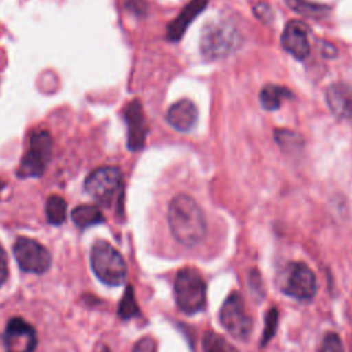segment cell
<instances>
[{
    "label": "cell",
    "mask_w": 352,
    "mask_h": 352,
    "mask_svg": "<svg viewBox=\"0 0 352 352\" xmlns=\"http://www.w3.org/2000/svg\"><path fill=\"white\" fill-rule=\"evenodd\" d=\"M128 8H131L136 14H144L146 12V3L143 0H129L126 3Z\"/></svg>",
    "instance_id": "obj_28"
},
{
    "label": "cell",
    "mask_w": 352,
    "mask_h": 352,
    "mask_svg": "<svg viewBox=\"0 0 352 352\" xmlns=\"http://www.w3.org/2000/svg\"><path fill=\"white\" fill-rule=\"evenodd\" d=\"M208 4V0H192L190 1L184 10L177 15L176 19H173L169 25H168V30H166V37L168 40L172 41H177L186 32V29L188 28V25L192 22V19L202 11L205 10Z\"/></svg>",
    "instance_id": "obj_15"
},
{
    "label": "cell",
    "mask_w": 352,
    "mask_h": 352,
    "mask_svg": "<svg viewBox=\"0 0 352 352\" xmlns=\"http://www.w3.org/2000/svg\"><path fill=\"white\" fill-rule=\"evenodd\" d=\"M6 352H34L37 334L34 327L22 318H11L3 333Z\"/></svg>",
    "instance_id": "obj_10"
},
{
    "label": "cell",
    "mask_w": 352,
    "mask_h": 352,
    "mask_svg": "<svg viewBox=\"0 0 352 352\" xmlns=\"http://www.w3.org/2000/svg\"><path fill=\"white\" fill-rule=\"evenodd\" d=\"M173 293L179 309L187 315L197 314L205 307V282L194 268H183L176 274Z\"/></svg>",
    "instance_id": "obj_4"
},
{
    "label": "cell",
    "mask_w": 352,
    "mask_h": 352,
    "mask_svg": "<svg viewBox=\"0 0 352 352\" xmlns=\"http://www.w3.org/2000/svg\"><path fill=\"white\" fill-rule=\"evenodd\" d=\"M290 96L292 92L287 88L275 84H267L260 91V103L267 110H276L280 107L282 102Z\"/></svg>",
    "instance_id": "obj_16"
},
{
    "label": "cell",
    "mask_w": 352,
    "mask_h": 352,
    "mask_svg": "<svg viewBox=\"0 0 352 352\" xmlns=\"http://www.w3.org/2000/svg\"><path fill=\"white\" fill-rule=\"evenodd\" d=\"M319 352H344V345L338 334L327 333L322 340Z\"/></svg>",
    "instance_id": "obj_24"
},
{
    "label": "cell",
    "mask_w": 352,
    "mask_h": 352,
    "mask_svg": "<svg viewBox=\"0 0 352 352\" xmlns=\"http://www.w3.org/2000/svg\"><path fill=\"white\" fill-rule=\"evenodd\" d=\"M241 43L242 36L232 23L213 21L204 28L199 48L206 59H221L238 50Z\"/></svg>",
    "instance_id": "obj_2"
},
{
    "label": "cell",
    "mask_w": 352,
    "mask_h": 352,
    "mask_svg": "<svg viewBox=\"0 0 352 352\" xmlns=\"http://www.w3.org/2000/svg\"><path fill=\"white\" fill-rule=\"evenodd\" d=\"M66 209L67 205L65 199L59 195H51L47 198L45 202V214L50 224L60 226L66 219Z\"/></svg>",
    "instance_id": "obj_19"
},
{
    "label": "cell",
    "mask_w": 352,
    "mask_h": 352,
    "mask_svg": "<svg viewBox=\"0 0 352 352\" xmlns=\"http://www.w3.org/2000/svg\"><path fill=\"white\" fill-rule=\"evenodd\" d=\"M4 186H6V183H4L3 180H0V192H1V190L4 188Z\"/></svg>",
    "instance_id": "obj_30"
},
{
    "label": "cell",
    "mask_w": 352,
    "mask_h": 352,
    "mask_svg": "<svg viewBox=\"0 0 352 352\" xmlns=\"http://www.w3.org/2000/svg\"><path fill=\"white\" fill-rule=\"evenodd\" d=\"M8 278V258L4 248L0 245V287Z\"/></svg>",
    "instance_id": "obj_27"
},
{
    "label": "cell",
    "mask_w": 352,
    "mask_h": 352,
    "mask_svg": "<svg viewBox=\"0 0 352 352\" xmlns=\"http://www.w3.org/2000/svg\"><path fill=\"white\" fill-rule=\"evenodd\" d=\"M122 182L121 170L116 166H100L85 179V191L99 204L110 205L117 195Z\"/></svg>",
    "instance_id": "obj_6"
},
{
    "label": "cell",
    "mask_w": 352,
    "mask_h": 352,
    "mask_svg": "<svg viewBox=\"0 0 352 352\" xmlns=\"http://www.w3.org/2000/svg\"><path fill=\"white\" fill-rule=\"evenodd\" d=\"M14 256L19 268L25 272L44 274L51 265L50 252L32 238L19 236L14 243Z\"/></svg>",
    "instance_id": "obj_8"
},
{
    "label": "cell",
    "mask_w": 352,
    "mask_h": 352,
    "mask_svg": "<svg viewBox=\"0 0 352 352\" xmlns=\"http://www.w3.org/2000/svg\"><path fill=\"white\" fill-rule=\"evenodd\" d=\"M202 346L204 352H238L232 344L217 333H206Z\"/></svg>",
    "instance_id": "obj_22"
},
{
    "label": "cell",
    "mask_w": 352,
    "mask_h": 352,
    "mask_svg": "<svg viewBox=\"0 0 352 352\" xmlns=\"http://www.w3.org/2000/svg\"><path fill=\"white\" fill-rule=\"evenodd\" d=\"M124 118L128 126V147L129 150H140L144 146L147 125L142 104L138 99L129 102L124 109Z\"/></svg>",
    "instance_id": "obj_12"
},
{
    "label": "cell",
    "mask_w": 352,
    "mask_h": 352,
    "mask_svg": "<svg viewBox=\"0 0 352 352\" xmlns=\"http://www.w3.org/2000/svg\"><path fill=\"white\" fill-rule=\"evenodd\" d=\"M326 103L336 117H352V87L345 82L331 84L326 89Z\"/></svg>",
    "instance_id": "obj_14"
},
{
    "label": "cell",
    "mask_w": 352,
    "mask_h": 352,
    "mask_svg": "<svg viewBox=\"0 0 352 352\" xmlns=\"http://www.w3.org/2000/svg\"><path fill=\"white\" fill-rule=\"evenodd\" d=\"M220 322L226 330L238 340H246L253 327L252 318L246 314L243 298L238 292L231 293L221 305Z\"/></svg>",
    "instance_id": "obj_7"
},
{
    "label": "cell",
    "mask_w": 352,
    "mask_h": 352,
    "mask_svg": "<svg viewBox=\"0 0 352 352\" xmlns=\"http://www.w3.org/2000/svg\"><path fill=\"white\" fill-rule=\"evenodd\" d=\"M96 352H111V351H110V348H109L107 345H104V344H100V345L98 346Z\"/></svg>",
    "instance_id": "obj_29"
},
{
    "label": "cell",
    "mask_w": 352,
    "mask_h": 352,
    "mask_svg": "<svg viewBox=\"0 0 352 352\" xmlns=\"http://www.w3.org/2000/svg\"><path fill=\"white\" fill-rule=\"evenodd\" d=\"M265 324H264V331H263V338H261V345H265L275 334L276 326H278V311L275 308H271L265 314Z\"/></svg>",
    "instance_id": "obj_23"
},
{
    "label": "cell",
    "mask_w": 352,
    "mask_h": 352,
    "mask_svg": "<svg viewBox=\"0 0 352 352\" xmlns=\"http://www.w3.org/2000/svg\"><path fill=\"white\" fill-rule=\"evenodd\" d=\"M91 267L98 279L109 286H120L126 276L124 257L106 241H96L89 253Z\"/></svg>",
    "instance_id": "obj_3"
},
{
    "label": "cell",
    "mask_w": 352,
    "mask_h": 352,
    "mask_svg": "<svg viewBox=\"0 0 352 352\" xmlns=\"http://www.w3.org/2000/svg\"><path fill=\"white\" fill-rule=\"evenodd\" d=\"M168 223L177 242L192 246L199 243L206 234V220L194 198L179 194L172 198L168 208Z\"/></svg>",
    "instance_id": "obj_1"
},
{
    "label": "cell",
    "mask_w": 352,
    "mask_h": 352,
    "mask_svg": "<svg viewBox=\"0 0 352 352\" xmlns=\"http://www.w3.org/2000/svg\"><path fill=\"white\" fill-rule=\"evenodd\" d=\"M286 3L293 11L307 18H324L330 12L329 7L307 0H286Z\"/></svg>",
    "instance_id": "obj_18"
},
{
    "label": "cell",
    "mask_w": 352,
    "mask_h": 352,
    "mask_svg": "<svg viewBox=\"0 0 352 352\" xmlns=\"http://www.w3.org/2000/svg\"><path fill=\"white\" fill-rule=\"evenodd\" d=\"M136 315H139V307H138V302H136V298H135L133 287L131 285H128L124 294H122V298L118 304V316L121 319L126 320V319H131Z\"/></svg>",
    "instance_id": "obj_21"
},
{
    "label": "cell",
    "mask_w": 352,
    "mask_h": 352,
    "mask_svg": "<svg viewBox=\"0 0 352 352\" xmlns=\"http://www.w3.org/2000/svg\"><path fill=\"white\" fill-rule=\"evenodd\" d=\"M275 140L283 151L296 153L304 147L302 138L290 129H276L275 131Z\"/></svg>",
    "instance_id": "obj_20"
},
{
    "label": "cell",
    "mask_w": 352,
    "mask_h": 352,
    "mask_svg": "<svg viewBox=\"0 0 352 352\" xmlns=\"http://www.w3.org/2000/svg\"><path fill=\"white\" fill-rule=\"evenodd\" d=\"M254 11V15L263 21L264 23H270L272 22V18H274V12H272V8L267 4V3H258L254 6L253 8Z\"/></svg>",
    "instance_id": "obj_25"
},
{
    "label": "cell",
    "mask_w": 352,
    "mask_h": 352,
    "mask_svg": "<svg viewBox=\"0 0 352 352\" xmlns=\"http://www.w3.org/2000/svg\"><path fill=\"white\" fill-rule=\"evenodd\" d=\"M282 290L297 300H311L316 293V276L307 264L292 263L285 272Z\"/></svg>",
    "instance_id": "obj_9"
},
{
    "label": "cell",
    "mask_w": 352,
    "mask_h": 352,
    "mask_svg": "<svg viewBox=\"0 0 352 352\" xmlns=\"http://www.w3.org/2000/svg\"><path fill=\"white\" fill-rule=\"evenodd\" d=\"M132 352H157V342L151 337H143L135 344Z\"/></svg>",
    "instance_id": "obj_26"
},
{
    "label": "cell",
    "mask_w": 352,
    "mask_h": 352,
    "mask_svg": "<svg viewBox=\"0 0 352 352\" xmlns=\"http://www.w3.org/2000/svg\"><path fill=\"white\" fill-rule=\"evenodd\" d=\"M280 43L289 54L300 60H304L311 52L308 28L301 21L293 19L286 23Z\"/></svg>",
    "instance_id": "obj_11"
},
{
    "label": "cell",
    "mask_w": 352,
    "mask_h": 352,
    "mask_svg": "<svg viewBox=\"0 0 352 352\" xmlns=\"http://www.w3.org/2000/svg\"><path fill=\"white\" fill-rule=\"evenodd\" d=\"M72 220L80 228H87L104 221L100 209L95 205H78L72 212Z\"/></svg>",
    "instance_id": "obj_17"
},
{
    "label": "cell",
    "mask_w": 352,
    "mask_h": 352,
    "mask_svg": "<svg viewBox=\"0 0 352 352\" xmlns=\"http://www.w3.org/2000/svg\"><path fill=\"white\" fill-rule=\"evenodd\" d=\"M52 139L47 131H36L30 136L29 148L21 160L19 177H38L44 173L51 157Z\"/></svg>",
    "instance_id": "obj_5"
},
{
    "label": "cell",
    "mask_w": 352,
    "mask_h": 352,
    "mask_svg": "<svg viewBox=\"0 0 352 352\" xmlns=\"http://www.w3.org/2000/svg\"><path fill=\"white\" fill-rule=\"evenodd\" d=\"M198 120V109L190 99H180L166 111L168 124L180 132L192 129Z\"/></svg>",
    "instance_id": "obj_13"
}]
</instances>
